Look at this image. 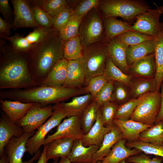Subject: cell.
<instances>
[{"instance_id": "obj_1", "label": "cell", "mask_w": 163, "mask_h": 163, "mask_svg": "<svg viewBox=\"0 0 163 163\" xmlns=\"http://www.w3.org/2000/svg\"><path fill=\"white\" fill-rule=\"evenodd\" d=\"M63 43L59 31L52 28L26 55L30 72L39 85L55 64L64 58Z\"/></svg>"}, {"instance_id": "obj_2", "label": "cell", "mask_w": 163, "mask_h": 163, "mask_svg": "<svg viewBox=\"0 0 163 163\" xmlns=\"http://www.w3.org/2000/svg\"><path fill=\"white\" fill-rule=\"evenodd\" d=\"M5 42H0V88L19 89L39 86L30 72L26 55L16 52Z\"/></svg>"}, {"instance_id": "obj_3", "label": "cell", "mask_w": 163, "mask_h": 163, "mask_svg": "<svg viewBox=\"0 0 163 163\" xmlns=\"http://www.w3.org/2000/svg\"><path fill=\"white\" fill-rule=\"evenodd\" d=\"M88 93L86 87L69 88L38 86L24 89L0 91V99H7L24 103H34L47 106L70 98Z\"/></svg>"}, {"instance_id": "obj_4", "label": "cell", "mask_w": 163, "mask_h": 163, "mask_svg": "<svg viewBox=\"0 0 163 163\" xmlns=\"http://www.w3.org/2000/svg\"><path fill=\"white\" fill-rule=\"evenodd\" d=\"M104 15L120 17L130 21L151 8L144 0H102L98 7Z\"/></svg>"}, {"instance_id": "obj_5", "label": "cell", "mask_w": 163, "mask_h": 163, "mask_svg": "<svg viewBox=\"0 0 163 163\" xmlns=\"http://www.w3.org/2000/svg\"><path fill=\"white\" fill-rule=\"evenodd\" d=\"M97 8L88 12L80 24L78 36L84 48L98 43H108L106 39L103 17Z\"/></svg>"}, {"instance_id": "obj_6", "label": "cell", "mask_w": 163, "mask_h": 163, "mask_svg": "<svg viewBox=\"0 0 163 163\" xmlns=\"http://www.w3.org/2000/svg\"><path fill=\"white\" fill-rule=\"evenodd\" d=\"M108 57L107 43H98L84 48L82 58L86 75L85 87L91 78L104 74Z\"/></svg>"}, {"instance_id": "obj_7", "label": "cell", "mask_w": 163, "mask_h": 163, "mask_svg": "<svg viewBox=\"0 0 163 163\" xmlns=\"http://www.w3.org/2000/svg\"><path fill=\"white\" fill-rule=\"evenodd\" d=\"M53 107L54 110L51 116L37 129V131L27 142V152L31 155H35L40 150L41 146L43 145L47 134L53 129L58 126L64 118L68 117L60 103L55 104Z\"/></svg>"}, {"instance_id": "obj_8", "label": "cell", "mask_w": 163, "mask_h": 163, "mask_svg": "<svg viewBox=\"0 0 163 163\" xmlns=\"http://www.w3.org/2000/svg\"><path fill=\"white\" fill-rule=\"evenodd\" d=\"M161 94L158 91L147 93L138 105L130 119L151 126L159 113Z\"/></svg>"}, {"instance_id": "obj_9", "label": "cell", "mask_w": 163, "mask_h": 163, "mask_svg": "<svg viewBox=\"0 0 163 163\" xmlns=\"http://www.w3.org/2000/svg\"><path fill=\"white\" fill-rule=\"evenodd\" d=\"M162 12L157 8L150 9L139 14L132 25V30L157 37L163 31V22L159 21Z\"/></svg>"}, {"instance_id": "obj_10", "label": "cell", "mask_w": 163, "mask_h": 163, "mask_svg": "<svg viewBox=\"0 0 163 163\" xmlns=\"http://www.w3.org/2000/svg\"><path fill=\"white\" fill-rule=\"evenodd\" d=\"M53 110V106H43L35 103L16 124L22 128L24 133L33 132L46 122L52 115Z\"/></svg>"}, {"instance_id": "obj_11", "label": "cell", "mask_w": 163, "mask_h": 163, "mask_svg": "<svg viewBox=\"0 0 163 163\" xmlns=\"http://www.w3.org/2000/svg\"><path fill=\"white\" fill-rule=\"evenodd\" d=\"M84 134L81 125V116H72L64 119L58 126L56 131L48 136L43 142L46 145L54 140L64 138L75 140L82 139Z\"/></svg>"}, {"instance_id": "obj_12", "label": "cell", "mask_w": 163, "mask_h": 163, "mask_svg": "<svg viewBox=\"0 0 163 163\" xmlns=\"http://www.w3.org/2000/svg\"><path fill=\"white\" fill-rule=\"evenodd\" d=\"M49 30L40 27L34 29L25 37L16 33L4 39L15 51L27 55L43 38Z\"/></svg>"}, {"instance_id": "obj_13", "label": "cell", "mask_w": 163, "mask_h": 163, "mask_svg": "<svg viewBox=\"0 0 163 163\" xmlns=\"http://www.w3.org/2000/svg\"><path fill=\"white\" fill-rule=\"evenodd\" d=\"M35 132L34 131L30 133H24L21 136L13 137L10 140L5 149L9 163H32L39 158L41 154L40 150L28 161L24 162L22 160L24 153L27 152V142Z\"/></svg>"}, {"instance_id": "obj_14", "label": "cell", "mask_w": 163, "mask_h": 163, "mask_svg": "<svg viewBox=\"0 0 163 163\" xmlns=\"http://www.w3.org/2000/svg\"><path fill=\"white\" fill-rule=\"evenodd\" d=\"M11 2L14 15L11 24L12 29L15 30L25 27L34 29L41 27L37 24L34 18L28 0H11Z\"/></svg>"}, {"instance_id": "obj_15", "label": "cell", "mask_w": 163, "mask_h": 163, "mask_svg": "<svg viewBox=\"0 0 163 163\" xmlns=\"http://www.w3.org/2000/svg\"><path fill=\"white\" fill-rule=\"evenodd\" d=\"M24 132L22 128L11 120L1 111L0 119V156L4 154L5 146L13 137H19Z\"/></svg>"}, {"instance_id": "obj_16", "label": "cell", "mask_w": 163, "mask_h": 163, "mask_svg": "<svg viewBox=\"0 0 163 163\" xmlns=\"http://www.w3.org/2000/svg\"><path fill=\"white\" fill-rule=\"evenodd\" d=\"M85 79L82 57L77 60H68L67 78L63 86L69 88L85 87Z\"/></svg>"}, {"instance_id": "obj_17", "label": "cell", "mask_w": 163, "mask_h": 163, "mask_svg": "<svg viewBox=\"0 0 163 163\" xmlns=\"http://www.w3.org/2000/svg\"><path fill=\"white\" fill-rule=\"evenodd\" d=\"M35 104L0 99V107L2 111L11 120L16 123L24 116Z\"/></svg>"}, {"instance_id": "obj_18", "label": "cell", "mask_w": 163, "mask_h": 163, "mask_svg": "<svg viewBox=\"0 0 163 163\" xmlns=\"http://www.w3.org/2000/svg\"><path fill=\"white\" fill-rule=\"evenodd\" d=\"M113 123L120 129L122 139L128 142L138 140L140 133L152 126L130 119L121 120L115 119Z\"/></svg>"}, {"instance_id": "obj_19", "label": "cell", "mask_w": 163, "mask_h": 163, "mask_svg": "<svg viewBox=\"0 0 163 163\" xmlns=\"http://www.w3.org/2000/svg\"><path fill=\"white\" fill-rule=\"evenodd\" d=\"M110 129L111 128L104 126L99 108L95 123L88 132L84 135L82 139L83 145L86 147L93 145L100 146L105 135Z\"/></svg>"}, {"instance_id": "obj_20", "label": "cell", "mask_w": 163, "mask_h": 163, "mask_svg": "<svg viewBox=\"0 0 163 163\" xmlns=\"http://www.w3.org/2000/svg\"><path fill=\"white\" fill-rule=\"evenodd\" d=\"M99 146H84L82 139L74 141L73 145L68 157L72 163H91L93 157Z\"/></svg>"}, {"instance_id": "obj_21", "label": "cell", "mask_w": 163, "mask_h": 163, "mask_svg": "<svg viewBox=\"0 0 163 163\" xmlns=\"http://www.w3.org/2000/svg\"><path fill=\"white\" fill-rule=\"evenodd\" d=\"M128 47L114 39L107 43L109 57L116 66L126 74L129 72L126 54Z\"/></svg>"}, {"instance_id": "obj_22", "label": "cell", "mask_w": 163, "mask_h": 163, "mask_svg": "<svg viewBox=\"0 0 163 163\" xmlns=\"http://www.w3.org/2000/svg\"><path fill=\"white\" fill-rule=\"evenodd\" d=\"M129 72L138 77L146 78L155 77L156 67L154 53L142 58L129 66Z\"/></svg>"}, {"instance_id": "obj_23", "label": "cell", "mask_w": 163, "mask_h": 163, "mask_svg": "<svg viewBox=\"0 0 163 163\" xmlns=\"http://www.w3.org/2000/svg\"><path fill=\"white\" fill-rule=\"evenodd\" d=\"M122 139L120 129L114 125L104 136L99 149L93 157L91 163H97L101 161L110 153L113 147Z\"/></svg>"}, {"instance_id": "obj_24", "label": "cell", "mask_w": 163, "mask_h": 163, "mask_svg": "<svg viewBox=\"0 0 163 163\" xmlns=\"http://www.w3.org/2000/svg\"><path fill=\"white\" fill-rule=\"evenodd\" d=\"M68 62V60L64 58L58 61L39 86L55 87L63 86L67 78Z\"/></svg>"}, {"instance_id": "obj_25", "label": "cell", "mask_w": 163, "mask_h": 163, "mask_svg": "<svg viewBox=\"0 0 163 163\" xmlns=\"http://www.w3.org/2000/svg\"><path fill=\"white\" fill-rule=\"evenodd\" d=\"M126 140L122 139L112 148L110 152L100 163H120L123 160L141 152L136 149H131L126 145Z\"/></svg>"}, {"instance_id": "obj_26", "label": "cell", "mask_w": 163, "mask_h": 163, "mask_svg": "<svg viewBox=\"0 0 163 163\" xmlns=\"http://www.w3.org/2000/svg\"><path fill=\"white\" fill-rule=\"evenodd\" d=\"M74 140L64 138L54 140L46 145V157L56 160L58 158L68 157L71 152Z\"/></svg>"}, {"instance_id": "obj_27", "label": "cell", "mask_w": 163, "mask_h": 163, "mask_svg": "<svg viewBox=\"0 0 163 163\" xmlns=\"http://www.w3.org/2000/svg\"><path fill=\"white\" fill-rule=\"evenodd\" d=\"M103 21L107 43L125 33L132 30V25L115 17L103 15Z\"/></svg>"}, {"instance_id": "obj_28", "label": "cell", "mask_w": 163, "mask_h": 163, "mask_svg": "<svg viewBox=\"0 0 163 163\" xmlns=\"http://www.w3.org/2000/svg\"><path fill=\"white\" fill-rule=\"evenodd\" d=\"M94 100L91 95L88 93L72 97L71 101L62 102L61 104L68 114V117L81 116L88 105Z\"/></svg>"}, {"instance_id": "obj_29", "label": "cell", "mask_w": 163, "mask_h": 163, "mask_svg": "<svg viewBox=\"0 0 163 163\" xmlns=\"http://www.w3.org/2000/svg\"><path fill=\"white\" fill-rule=\"evenodd\" d=\"M155 39L128 47L126 54L129 66L137 60L154 53Z\"/></svg>"}, {"instance_id": "obj_30", "label": "cell", "mask_w": 163, "mask_h": 163, "mask_svg": "<svg viewBox=\"0 0 163 163\" xmlns=\"http://www.w3.org/2000/svg\"><path fill=\"white\" fill-rule=\"evenodd\" d=\"M130 87L133 98H138L147 93L158 91L155 78L138 80L132 82Z\"/></svg>"}, {"instance_id": "obj_31", "label": "cell", "mask_w": 163, "mask_h": 163, "mask_svg": "<svg viewBox=\"0 0 163 163\" xmlns=\"http://www.w3.org/2000/svg\"><path fill=\"white\" fill-rule=\"evenodd\" d=\"M104 74L108 81L120 82L129 87L132 84V76L122 71L112 62L109 57Z\"/></svg>"}, {"instance_id": "obj_32", "label": "cell", "mask_w": 163, "mask_h": 163, "mask_svg": "<svg viewBox=\"0 0 163 163\" xmlns=\"http://www.w3.org/2000/svg\"><path fill=\"white\" fill-rule=\"evenodd\" d=\"M154 55L156 71L155 77L159 91L163 82V31L155 39Z\"/></svg>"}, {"instance_id": "obj_33", "label": "cell", "mask_w": 163, "mask_h": 163, "mask_svg": "<svg viewBox=\"0 0 163 163\" xmlns=\"http://www.w3.org/2000/svg\"><path fill=\"white\" fill-rule=\"evenodd\" d=\"M138 140L154 144H163V120L142 132Z\"/></svg>"}, {"instance_id": "obj_34", "label": "cell", "mask_w": 163, "mask_h": 163, "mask_svg": "<svg viewBox=\"0 0 163 163\" xmlns=\"http://www.w3.org/2000/svg\"><path fill=\"white\" fill-rule=\"evenodd\" d=\"M84 49L79 36L64 41V58L68 60L79 59L83 56Z\"/></svg>"}, {"instance_id": "obj_35", "label": "cell", "mask_w": 163, "mask_h": 163, "mask_svg": "<svg viewBox=\"0 0 163 163\" xmlns=\"http://www.w3.org/2000/svg\"><path fill=\"white\" fill-rule=\"evenodd\" d=\"M30 5H37L53 18L68 5L65 0H28Z\"/></svg>"}, {"instance_id": "obj_36", "label": "cell", "mask_w": 163, "mask_h": 163, "mask_svg": "<svg viewBox=\"0 0 163 163\" xmlns=\"http://www.w3.org/2000/svg\"><path fill=\"white\" fill-rule=\"evenodd\" d=\"M155 38L138 31L131 30L113 39L119 43L128 47L153 40Z\"/></svg>"}, {"instance_id": "obj_37", "label": "cell", "mask_w": 163, "mask_h": 163, "mask_svg": "<svg viewBox=\"0 0 163 163\" xmlns=\"http://www.w3.org/2000/svg\"><path fill=\"white\" fill-rule=\"evenodd\" d=\"M100 107L93 100L81 116V125L84 135L87 134L95 123Z\"/></svg>"}, {"instance_id": "obj_38", "label": "cell", "mask_w": 163, "mask_h": 163, "mask_svg": "<svg viewBox=\"0 0 163 163\" xmlns=\"http://www.w3.org/2000/svg\"><path fill=\"white\" fill-rule=\"evenodd\" d=\"M125 144L129 148L136 149L146 155H152L163 158V144H154L138 140L127 141Z\"/></svg>"}, {"instance_id": "obj_39", "label": "cell", "mask_w": 163, "mask_h": 163, "mask_svg": "<svg viewBox=\"0 0 163 163\" xmlns=\"http://www.w3.org/2000/svg\"><path fill=\"white\" fill-rule=\"evenodd\" d=\"M147 94L138 98H132L123 104L119 105L115 119L121 120L130 119L136 108Z\"/></svg>"}, {"instance_id": "obj_40", "label": "cell", "mask_w": 163, "mask_h": 163, "mask_svg": "<svg viewBox=\"0 0 163 163\" xmlns=\"http://www.w3.org/2000/svg\"><path fill=\"white\" fill-rule=\"evenodd\" d=\"M84 17L71 16L67 24L59 31L64 41L78 36L79 27Z\"/></svg>"}, {"instance_id": "obj_41", "label": "cell", "mask_w": 163, "mask_h": 163, "mask_svg": "<svg viewBox=\"0 0 163 163\" xmlns=\"http://www.w3.org/2000/svg\"><path fill=\"white\" fill-rule=\"evenodd\" d=\"M118 106L119 105L114 102L109 101L100 107L102 120L105 126L111 128L114 125L113 120Z\"/></svg>"}, {"instance_id": "obj_42", "label": "cell", "mask_w": 163, "mask_h": 163, "mask_svg": "<svg viewBox=\"0 0 163 163\" xmlns=\"http://www.w3.org/2000/svg\"><path fill=\"white\" fill-rule=\"evenodd\" d=\"M30 5L34 18L37 24L47 29L53 28V18L39 7L35 5Z\"/></svg>"}, {"instance_id": "obj_43", "label": "cell", "mask_w": 163, "mask_h": 163, "mask_svg": "<svg viewBox=\"0 0 163 163\" xmlns=\"http://www.w3.org/2000/svg\"><path fill=\"white\" fill-rule=\"evenodd\" d=\"M70 4V1H68L67 5L53 18L54 30L59 31L69 21L74 8Z\"/></svg>"}, {"instance_id": "obj_44", "label": "cell", "mask_w": 163, "mask_h": 163, "mask_svg": "<svg viewBox=\"0 0 163 163\" xmlns=\"http://www.w3.org/2000/svg\"><path fill=\"white\" fill-rule=\"evenodd\" d=\"M127 86L122 83L114 81L113 90L111 101L121 105L129 100V99L131 94L130 91L128 90Z\"/></svg>"}, {"instance_id": "obj_45", "label": "cell", "mask_w": 163, "mask_h": 163, "mask_svg": "<svg viewBox=\"0 0 163 163\" xmlns=\"http://www.w3.org/2000/svg\"><path fill=\"white\" fill-rule=\"evenodd\" d=\"M108 81L104 74L93 77L89 80L85 87L94 100Z\"/></svg>"}, {"instance_id": "obj_46", "label": "cell", "mask_w": 163, "mask_h": 163, "mask_svg": "<svg viewBox=\"0 0 163 163\" xmlns=\"http://www.w3.org/2000/svg\"><path fill=\"white\" fill-rule=\"evenodd\" d=\"M100 0H83L75 7L72 17H84L93 8H98Z\"/></svg>"}, {"instance_id": "obj_47", "label": "cell", "mask_w": 163, "mask_h": 163, "mask_svg": "<svg viewBox=\"0 0 163 163\" xmlns=\"http://www.w3.org/2000/svg\"><path fill=\"white\" fill-rule=\"evenodd\" d=\"M114 82V81H109L94 100L100 107L104 104L111 101Z\"/></svg>"}, {"instance_id": "obj_48", "label": "cell", "mask_w": 163, "mask_h": 163, "mask_svg": "<svg viewBox=\"0 0 163 163\" xmlns=\"http://www.w3.org/2000/svg\"><path fill=\"white\" fill-rule=\"evenodd\" d=\"M127 163H161L160 158H151L146 154H142L130 156L126 159Z\"/></svg>"}, {"instance_id": "obj_49", "label": "cell", "mask_w": 163, "mask_h": 163, "mask_svg": "<svg viewBox=\"0 0 163 163\" xmlns=\"http://www.w3.org/2000/svg\"><path fill=\"white\" fill-rule=\"evenodd\" d=\"M0 12L3 15L5 20L12 24L13 22L14 12L12 11L8 0H0Z\"/></svg>"}, {"instance_id": "obj_50", "label": "cell", "mask_w": 163, "mask_h": 163, "mask_svg": "<svg viewBox=\"0 0 163 163\" xmlns=\"http://www.w3.org/2000/svg\"><path fill=\"white\" fill-rule=\"evenodd\" d=\"M11 24L3 19L0 16V37L5 38L10 37L11 34Z\"/></svg>"}, {"instance_id": "obj_51", "label": "cell", "mask_w": 163, "mask_h": 163, "mask_svg": "<svg viewBox=\"0 0 163 163\" xmlns=\"http://www.w3.org/2000/svg\"><path fill=\"white\" fill-rule=\"evenodd\" d=\"M161 90V103L160 110L156 118L155 123L156 124L163 120V82L160 86Z\"/></svg>"}, {"instance_id": "obj_52", "label": "cell", "mask_w": 163, "mask_h": 163, "mask_svg": "<svg viewBox=\"0 0 163 163\" xmlns=\"http://www.w3.org/2000/svg\"><path fill=\"white\" fill-rule=\"evenodd\" d=\"M46 145H44L42 152L39 158L38 161L36 163H47L48 160L46 157ZM32 163H33V162Z\"/></svg>"}, {"instance_id": "obj_53", "label": "cell", "mask_w": 163, "mask_h": 163, "mask_svg": "<svg viewBox=\"0 0 163 163\" xmlns=\"http://www.w3.org/2000/svg\"><path fill=\"white\" fill-rule=\"evenodd\" d=\"M0 157V163H9L8 158L5 154Z\"/></svg>"}, {"instance_id": "obj_54", "label": "cell", "mask_w": 163, "mask_h": 163, "mask_svg": "<svg viewBox=\"0 0 163 163\" xmlns=\"http://www.w3.org/2000/svg\"><path fill=\"white\" fill-rule=\"evenodd\" d=\"M54 163H57V162H54ZM58 163H72V162L68 157H66L61 158Z\"/></svg>"}, {"instance_id": "obj_55", "label": "cell", "mask_w": 163, "mask_h": 163, "mask_svg": "<svg viewBox=\"0 0 163 163\" xmlns=\"http://www.w3.org/2000/svg\"><path fill=\"white\" fill-rule=\"evenodd\" d=\"M157 8L161 11L163 14V5L159 6H157Z\"/></svg>"}, {"instance_id": "obj_56", "label": "cell", "mask_w": 163, "mask_h": 163, "mask_svg": "<svg viewBox=\"0 0 163 163\" xmlns=\"http://www.w3.org/2000/svg\"><path fill=\"white\" fill-rule=\"evenodd\" d=\"M120 163H127L126 161V159H124L121 161Z\"/></svg>"}]
</instances>
